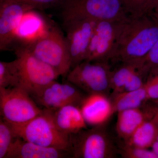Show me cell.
Here are the masks:
<instances>
[{"label":"cell","instance_id":"1","mask_svg":"<svg viewBox=\"0 0 158 158\" xmlns=\"http://www.w3.org/2000/svg\"><path fill=\"white\" fill-rule=\"evenodd\" d=\"M158 40V23L151 15L118 23L116 46L111 62L144 58Z\"/></svg>","mask_w":158,"mask_h":158},{"label":"cell","instance_id":"2","mask_svg":"<svg viewBox=\"0 0 158 158\" xmlns=\"http://www.w3.org/2000/svg\"><path fill=\"white\" fill-rule=\"evenodd\" d=\"M71 158H114L118 154L105 123L69 135Z\"/></svg>","mask_w":158,"mask_h":158},{"label":"cell","instance_id":"3","mask_svg":"<svg viewBox=\"0 0 158 158\" xmlns=\"http://www.w3.org/2000/svg\"><path fill=\"white\" fill-rule=\"evenodd\" d=\"M13 51L17 57L18 87L27 90L31 96L60 76L56 71L35 56L25 47L15 45Z\"/></svg>","mask_w":158,"mask_h":158},{"label":"cell","instance_id":"4","mask_svg":"<svg viewBox=\"0 0 158 158\" xmlns=\"http://www.w3.org/2000/svg\"><path fill=\"white\" fill-rule=\"evenodd\" d=\"M23 46L35 56L66 77L71 69L70 54L65 37L57 27H50L38 39Z\"/></svg>","mask_w":158,"mask_h":158},{"label":"cell","instance_id":"5","mask_svg":"<svg viewBox=\"0 0 158 158\" xmlns=\"http://www.w3.org/2000/svg\"><path fill=\"white\" fill-rule=\"evenodd\" d=\"M60 6L63 21L88 18L120 22L130 18L119 0H63Z\"/></svg>","mask_w":158,"mask_h":158},{"label":"cell","instance_id":"6","mask_svg":"<svg viewBox=\"0 0 158 158\" xmlns=\"http://www.w3.org/2000/svg\"><path fill=\"white\" fill-rule=\"evenodd\" d=\"M9 124L15 137L40 146L55 148L69 152V135L57 129L44 113L24 124Z\"/></svg>","mask_w":158,"mask_h":158},{"label":"cell","instance_id":"7","mask_svg":"<svg viewBox=\"0 0 158 158\" xmlns=\"http://www.w3.org/2000/svg\"><path fill=\"white\" fill-rule=\"evenodd\" d=\"M30 94L20 87L0 88V113L8 123L24 124L42 114Z\"/></svg>","mask_w":158,"mask_h":158},{"label":"cell","instance_id":"8","mask_svg":"<svg viewBox=\"0 0 158 158\" xmlns=\"http://www.w3.org/2000/svg\"><path fill=\"white\" fill-rule=\"evenodd\" d=\"M111 65L110 62H88L72 69L66 76V81L87 94H111Z\"/></svg>","mask_w":158,"mask_h":158},{"label":"cell","instance_id":"9","mask_svg":"<svg viewBox=\"0 0 158 158\" xmlns=\"http://www.w3.org/2000/svg\"><path fill=\"white\" fill-rule=\"evenodd\" d=\"M97 20L80 18L63 21L66 42L70 54L71 69L85 61Z\"/></svg>","mask_w":158,"mask_h":158},{"label":"cell","instance_id":"10","mask_svg":"<svg viewBox=\"0 0 158 158\" xmlns=\"http://www.w3.org/2000/svg\"><path fill=\"white\" fill-rule=\"evenodd\" d=\"M87 95V94L68 81L59 83L55 81L31 96L43 109L52 110L67 105L80 107Z\"/></svg>","mask_w":158,"mask_h":158},{"label":"cell","instance_id":"11","mask_svg":"<svg viewBox=\"0 0 158 158\" xmlns=\"http://www.w3.org/2000/svg\"><path fill=\"white\" fill-rule=\"evenodd\" d=\"M118 23L108 20L97 21L85 61L107 62L111 61L116 46Z\"/></svg>","mask_w":158,"mask_h":158},{"label":"cell","instance_id":"12","mask_svg":"<svg viewBox=\"0 0 158 158\" xmlns=\"http://www.w3.org/2000/svg\"><path fill=\"white\" fill-rule=\"evenodd\" d=\"M32 6L14 2L0 1V50L13 51L15 34L26 12L34 10Z\"/></svg>","mask_w":158,"mask_h":158},{"label":"cell","instance_id":"13","mask_svg":"<svg viewBox=\"0 0 158 158\" xmlns=\"http://www.w3.org/2000/svg\"><path fill=\"white\" fill-rule=\"evenodd\" d=\"M43 110L57 129L64 134L69 135L88 128L79 107L67 105L57 109Z\"/></svg>","mask_w":158,"mask_h":158},{"label":"cell","instance_id":"14","mask_svg":"<svg viewBox=\"0 0 158 158\" xmlns=\"http://www.w3.org/2000/svg\"><path fill=\"white\" fill-rule=\"evenodd\" d=\"M145 105V104H144ZM123 110L117 113L116 132L118 137L126 141L144 122L152 119L158 107L155 105Z\"/></svg>","mask_w":158,"mask_h":158},{"label":"cell","instance_id":"15","mask_svg":"<svg viewBox=\"0 0 158 158\" xmlns=\"http://www.w3.org/2000/svg\"><path fill=\"white\" fill-rule=\"evenodd\" d=\"M80 108L87 124L93 126L106 123L114 113L111 99L102 94H88Z\"/></svg>","mask_w":158,"mask_h":158},{"label":"cell","instance_id":"16","mask_svg":"<svg viewBox=\"0 0 158 158\" xmlns=\"http://www.w3.org/2000/svg\"><path fill=\"white\" fill-rule=\"evenodd\" d=\"M5 158H71L68 151L44 147L16 137Z\"/></svg>","mask_w":158,"mask_h":158},{"label":"cell","instance_id":"17","mask_svg":"<svg viewBox=\"0 0 158 158\" xmlns=\"http://www.w3.org/2000/svg\"><path fill=\"white\" fill-rule=\"evenodd\" d=\"M49 27L44 19L34 10L26 12L16 30L14 47L33 42L43 36Z\"/></svg>","mask_w":158,"mask_h":158},{"label":"cell","instance_id":"18","mask_svg":"<svg viewBox=\"0 0 158 158\" xmlns=\"http://www.w3.org/2000/svg\"><path fill=\"white\" fill-rule=\"evenodd\" d=\"M114 113L143 106L148 100L144 85L138 90L124 91L111 97Z\"/></svg>","mask_w":158,"mask_h":158},{"label":"cell","instance_id":"19","mask_svg":"<svg viewBox=\"0 0 158 158\" xmlns=\"http://www.w3.org/2000/svg\"><path fill=\"white\" fill-rule=\"evenodd\" d=\"M143 63V58L122 62L121 64L112 70L110 84L112 92L110 97L123 92L125 85L131 75Z\"/></svg>","mask_w":158,"mask_h":158},{"label":"cell","instance_id":"20","mask_svg":"<svg viewBox=\"0 0 158 158\" xmlns=\"http://www.w3.org/2000/svg\"><path fill=\"white\" fill-rule=\"evenodd\" d=\"M158 127L152 121L147 120L140 125L124 144L131 146L148 148L156 141Z\"/></svg>","mask_w":158,"mask_h":158},{"label":"cell","instance_id":"21","mask_svg":"<svg viewBox=\"0 0 158 158\" xmlns=\"http://www.w3.org/2000/svg\"><path fill=\"white\" fill-rule=\"evenodd\" d=\"M125 12L130 18L137 19L152 11L153 0H119Z\"/></svg>","mask_w":158,"mask_h":158},{"label":"cell","instance_id":"22","mask_svg":"<svg viewBox=\"0 0 158 158\" xmlns=\"http://www.w3.org/2000/svg\"><path fill=\"white\" fill-rule=\"evenodd\" d=\"M18 77L16 59L10 62H0V88L18 87Z\"/></svg>","mask_w":158,"mask_h":158},{"label":"cell","instance_id":"23","mask_svg":"<svg viewBox=\"0 0 158 158\" xmlns=\"http://www.w3.org/2000/svg\"><path fill=\"white\" fill-rule=\"evenodd\" d=\"M16 137L11 127L2 117L0 118V158H5Z\"/></svg>","mask_w":158,"mask_h":158},{"label":"cell","instance_id":"24","mask_svg":"<svg viewBox=\"0 0 158 158\" xmlns=\"http://www.w3.org/2000/svg\"><path fill=\"white\" fill-rule=\"evenodd\" d=\"M118 155L124 158H158L152 150L148 148L124 144L118 148Z\"/></svg>","mask_w":158,"mask_h":158},{"label":"cell","instance_id":"25","mask_svg":"<svg viewBox=\"0 0 158 158\" xmlns=\"http://www.w3.org/2000/svg\"><path fill=\"white\" fill-rule=\"evenodd\" d=\"M144 86L148 100L158 101V69L150 71L148 75Z\"/></svg>","mask_w":158,"mask_h":158},{"label":"cell","instance_id":"26","mask_svg":"<svg viewBox=\"0 0 158 158\" xmlns=\"http://www.w3.org/2000/svg\"><path fill=\"white\" fill-rule=\"evenodd\" d=\"M63 0H0L3 2L20 3L32 6L34 9L40 10L48 9L61 5Z\"/></svg>","mask_w":158,"mask_h":158},{"label":"cell","instance_id":"27","mask_svg":"<svg viewBox=\"0 0 158 158\" xmlns=\"http://www.w3.org/2000/svg\"><path fill=\"white\" fill-rule=\"evenodd\" d=\"M143 60L144 69L148 73L150 71L158 69V40Z\"/></svg>","mask_w":158,"mask_h":158},{"label":"cell","instance_id":"28","mask_svg":"<svg viewBox=\"0 0 158 158\" xmlns=\"http://www.w3.org/2000/svg\"><path fill=\"white\" fill-rule=\"evenodd\" d=\"M150 15L158 23V6H156Z\"/></svg>","mask_w":158,"mask_h":158},{"label":"cell","instance_id":"29","mask_svg":"<svg viewBox=\"0 0 158 158\" xmlns=\"http://www.w3.org/2000/svg\"><path fill=\"white\" fill-rule=\"evenodd\" d=\"M152 150L155 153L158 158V141H156L152 146Z\"/></svg>","mask_w":158,"mask_h":158},{"label":"cell","instance_id":"30","mask_svg":"<svg viewBox=\"0 0 158 158\" xmlns=\"http://www.w3.org/2000/svg\"><path fill=\"white\" fill-rule=\"evenodd\" d=\"M152 121L158 127V109L152 119Z\"/></svg>","mask_w":158,"mask_h":158},{"label":"cell","instance_id":"31","mask_svg":"<svg viewBox=\"0 0 158 158\" xmlns=\"http://www.w3.org/2000/svg\"><path fill=\"white\" fill-rule=\"evenodd\" d=\"M158 6V0H153L152 4V11L156 6Z\"/></svg>","mask_w":158,"mask_h":158},{"label":"cell","instance_id":"32","mask_svg":"<svg viewBox=\"0 0 158 158\" xmlns=\"http://www.w3.org/2000/svg\"><path fill=\"white\" fill-rule=\"evenodd\" d=\"M156 141H158V134L157 135V136L156 139Z\"/></svg>","mask_w":158,"mask_h":158},{"label":"cell","instance_id":"33","mask_svg":"<svg viewBox=\"0 0 158 158\" xmlns=\"http://www.w3.org/2000/svg\"><path fill=\"white\" fill-rule=\"evenodd\" d=\"M156 102V103H158V102Z\"/></svg>","mask_w":158,"mask_h":158}]
</instances>
